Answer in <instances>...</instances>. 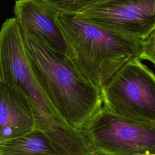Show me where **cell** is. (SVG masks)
<instances>
[{
    "label": "cell",
    "instance_id": "obj_1",
    "mask_svg": "<svg viewBox=\"0 0 155 155\" xmlns=\"http://www.w3.org/2000/svg\"><path fill=\"white\" fill-rule=\"evenodd\" d=\"M21 31L37 82L65 123L81 131L102 108L101 91L82 76L66 54L35 35Z\"/></svg>",
    "mask_w": 155,
    "mask_h": 155
},
{
    "label": "cell",
    "instance_id": "obj_8",
    "mask_svg": "<svg viewBox=\"0 0 155 155\" xmlns=\"http://www.w3.org/2000/svg\"><path fill=\"white\" fill-rule=\"evenodd\" d=\"M14 13L22 30L35 35L54 50L66 54L65 39L55 21L57 12L41 0H17Z\"/></svg>",
    "mask_w": 155,
    "mask_h": 155
},
{
    "label": "cell",
    "instance_id": "obj_12",
    "mask_svg": "<svg viewBox=\"0 0 155 155\" xmlns=\"http://www.w3.org/2000/svg\"><path fill=\"white\" fill-rule=\"evenodd\" d=\"M141 155H155V153H152V154H141Z\"/></svg>",
    "mask_w": 155,
    "mask_h": 155
},
{
    "label": "cell",
    "instance_id": "obj_5",
    "mask_svg": "<svg viewBox=\"0 0 155 155\" xmlns=\"http://www.w3.org/2000/svg\"><path fill=\"white\" fill-rule=\"evenodd\" d=\"M103 107L121 116L155 123V74L140 59L126 64L101 90Z\"/></svg>",
    "mask_w": 155,
    "mask_h": 155
},
{
    "label": "cell",
    "instance_id": "obj_6",
    "mask_svg": "<svg viewBox=\"0 0 155 155\" xmlns=\"http://www.w3.org/2000/svg\"><path fill=\"white\" fill-rule=\"evenodd\" d=\"M74 15L142 41L155 28V0H101Z\"/></svg>",
    "mask_w": 155,
    "mask_h": 155
},
{
    "label": "cell",
    "instance_id": "obj_2",
    "mask_svg": "<svg viewBox=\"0 0 155 155\" xmlns=\"http://www.w3.org/2000/svg\"><path fill=\"white\" fill-rule=\"evenodd\" d=\"M0 82L23 90L31 102L36 128L44 131L67 155H93L82 132L65 123L37 82L15 17L6 19L0 31Z\"/></svg>",
    "mask_w": 155,
    "mask_h": 155
},
{
    "label": "cell",
    "instance_id": "obj_11",
    "mask_svg": "<svg viewBox=\"0 0 155 155\" xmlns=\"http://www.w3.org/2000/svg\"><path fill=\"white\" fill-rule=\"evenodd\" d=\"M142 51L140 59L147 60L155 67V28L142 41Z\"/></svg>",
    "mask_w": 155,
    "mask_h": 155
},
{
    "label": "cell",
    "instance_id": "obj_4",
    "mask_svg": "<svg viewBox=\"0 0 155 155\" xmlns=\"http://www.w3.org/2000/svg\"><path fill=\"white\" fill-rule=\"evenodd\" d=\"M81 131L93 155L155 153V123L121 116L104 107Z\"/></svg>",
    "mask_w": 155,
    "mask_h": 155
},
{
    "label": "cell",
    "instance_id": "obj_10",
    "mask_svg": "<svg viewBox=\"0 0 155 155\" xmlns=\"http://www.w3.org/2000/svg\"><path fill=\"white\" fill-rule=\"evenodd\" d=\"M60 14L76 15L101 0H41Z\"/></svg>",
    "mask_w": 155,
    "mask_h": 155
},
{
    "label": "cell",
    "instance_id": "obj_9",
    "mask_svg": "<svg viewBox=\"0 0 155 155\" xmlns=\"http://www.w3.org/2000/svg\"><path fill=\"white\" fill-rule=\"evenodd\" d=\"M0 155H67L44 131L35 128L22 136L0 142Z\"/></svg>",
    "mask_w": 155,
    "mask_h": 155
},
{
    "label": "cell",
    "instance_id": "obj_3",
    "mask_svg": "<svg viewBox=\"0 0 155 155\" xmlns=\"http://www.w3.org/2000/svg\"><path fill=\"white\" fill-rule=\"evenodd\" d=\"M55 21L64 36L66 56L101 91L128 62L140 59L142 41L77 17L60 14Z\"/></svg>",
    "mask_w": 155,
    "mask_h": 155
},
{
    "label": "cell",
    "instance_id": "obj_7",
    "mask_svg": "<svg viewBox=\"0 0 155 155\" xmlns=\"http://www.w3.org/2000/svg\"><path fill=\"white\" fill-rule=\"evenodd\" d=\"M36 127L27 95L15 85L0 82V142L25 135Z\"/></svg>",
    "mask_w": 155,
    "mask_h": 155
}]
</instances>
